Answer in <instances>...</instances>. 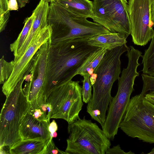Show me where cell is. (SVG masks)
I'll return each mask as SVG.
<instances>
[{
    "instance_id": "1",
    "label": "cell",
    "mask_w": 154,
    "mask_h": 154,
    "mask_svg": "<svg viewBox=\"0 0 154 154\" xmlns=\"http://www.w3.org/2000/svg\"><path fill=\"white\" fill-rule=\"evenodd\" d=\"M88 40L77 38L49 44L43 87L46 100L55 88L72 80L90 55L100 48L89 45Z\"/></svg>"
},
{
    "instance_id": "2",
    "label": "cell",
    "mask_w": 154,
    "mask_h": 154,
    "mask_svg": "<svg viewBox=\"0 0 154 154\" xmlns=\"http://www.w3.org/2000/svg\"><path fill=\"white\" fill-rule=\"evenodd\" d=\"M129 49L125 44L106 52L89 79L93 89L92 97L87 103V111L91 118L103 127L106 113L112 97L111 91L121 73L120 57Z\"/></svg>"
},
{
    "instance_id": "3",
    "label": "cell",
    "mask_w": 154,
    "mask_h": 154,
    "mask_svg": "<svg viewBox=\"0 0 154 154\" xmlns=\"http://www.w3.org/2000/svg\"><path fill=\"white\" fill-rule=\"evenodd\" d=\"M47 21L52 30L49 44L77 38L88 39L110 32L101 25L69 12L54 1L49 5Z\"/></svg>"
},
{
    "instance_id": "4",
    "label": "cell",
    "mask_w": 154,
    "mask_h": 154,
    "mask_svg": "<svg viewBox=\"0 0 154 154\" xmlns=\"http://www.w3.org/2000/svg\"><path fill=\"white\" fill-rule=\"evenodd\" d=\"M24 76L6 97L0 115V148H9L22 140L20 128L28 112L29 102L22 88Z\"/></svg>"
},
{
    "instance_id": "5",
    "label": "cell",
    "mask_w": 154,
    "mask_h": 154,
    "mask_svg": "<svg viewBox=\"0 0 154 154\" xmlns=\"http://www.w3.org/2000/svg\"><path fill=\"white\" fill-rule=\"evenodd\" d=\"M68 154H105L110 147V140L102 129L85 116L68 124Z\"/></svg>"
},
{
    "instance_id": "6",
    "label": "cell",
    "mask_w": 154,
    "mask_h": 154,
    "mask_svg": "<svg viewBox=\"0 0 154 154\" xmlns=\"http://www.w3.org/2000/svg\"><path fill=\"white\" fill-rule=\"evenodd\" d=\"M140 65L137 59H128L127 67L124 68L118 79V89L109 106L103 126L102 127L107 137L113 140L117 134L119 125L129 102L131 95L134 90L136 77L139 73L137 68Z\"/></svg>"
},
{
    "instance_id": "7",
    "label": "cell",
    "mask_w": 154,
    "mask_h": 154,
    "mask_svg": "<svg viewBox=\"0 0 154 154\" xmlns=\"http://www.w3.org/2000/svg\"><path fill=\"white\" fill-rule=\"evenodd\" d=\"M119 128L129 137L154 143V105L140 94L132 97Z\"/></svg>"
},
{
    "instance_id": "8",
    "label": "cell",
    "mask_w": 154,
    "mask_h": 154,
    "mask_svg": "<svg viewBox=\"0 0 154 154\" xmlns=\"http://www.w3.org/2000/svg\"><path fill=\"white\" fill-rule=\"evenodd\" d=\"M79 81L71 80L55 88L46 100L52 108L51 119H63L71 123L80 118L83 105Z\"/></svg>"
},
{
    "instance_id": "9",
    "label": "cell",
    "mask_w": 154,
    "mask_h": 154,
    "mask_svg": "<svg viewBox=\"0 0 154 154\" xmlns=\"http://www.w3.org/2000/svg\"><path fill=\"white\" fill-rule=\"evenodd\" d=\"M93 16L98 23L110 32L127 37L130 34V23L127 0H93Z\"/></svg>"
},
{
    "instance_id": "10",
    "label": "cell",
    "mask_w": 154,
    "mask_h": 154,
    "mask_svg": "<svg viewBox=\"0 0 154 154\" xmlns=\"http://www.w3.org/2000/svg\"><path fill=\"white\" fill-rule=\"evenodd\" d=\"M152 1V0H128L130 34L135 45L144 46L152 39L154 35L150 17Z\"/></svg>"
},
{
    "instance_id": "11",
    "label": "cell",
    "mask_w": 154,
    "mask_h": 154,
    "mask_svg": "<svg viewBox=\"0 0 154 154\" xmlns=\"http://www.w3.org/2000/svg\"><path fill=\"white\" fill-rule=\"evenodd\" d=\"M51 32V28L49 25L40 28L36 32L24 53L14 63L9 78L3 85L2 91L6 97L24 76L37 51L42 45L49 41Z\"/></svg>"
},
{
    "instance_id": "12",
    "label": "cell",
    "mask_w": 154,
    "mask_h": 154,
    "mask_svg": "<svg viewBox=\"0 0 154 154\" xmlns=\"http://www.w3.org/2000/svg\"><path fill=\"white\" fill-rule=\"evenodd\" d=\"M48 41L42 45L34 55L24 76L26 82L23 88L24 93L29 102L43 94L45 78Z\"/></svg>"
},
{
    "instance_id": "13",
    "label": "cell",
    "mask_w": 154,
    "mask_h": 154,
    "mask_svg": "<svg viewBox=\"0 0 154 154\" xmlns=\"http://www.w3.org/2000/svg\"><path fill=\"white\" fill-rule=\"evenodd\" d=\"M50 123V121L35 119L28 112L20 127L22 140L39 139L45 141L46 144L50 137L48 129Z\"/></svg>"
},
{
    "instance_id": "14",
    "label": "cell",
    "mask_w": 154,
    "mask_h": 154,
    "mask_svg": "<svg viewBox=\"0 0 154 154\" xmlns=\"http://www.w3.org/2000/svg\"><path fill=\"white\" fill-rule=\"evenodd\" d=\"M49 9L48 2L41 0L33 11L34 17L32 26L26 40L14 56L13 60L15 63L24 53L37 31L48 25L47 18Z\"/></svg>"
},
{
    "instance_id": "15",
    "label": "cell",
    "mask_w": 154,
    "mask_h": 154,
    "mask_svg": "<svg viewBox=\"0 0 154 154\" xmlns=\"http://www.w3.org/2000/svg\"><path fill=\"white\" fill-rule=\"evenodd\" d=\"M127 38L121 33L110 32L94 36L88 39V42L91 46L110 50L126 44Z\"/></svg>"
},
{
    "instance_id": "16",
    "label": "cell",
    "mask_w": 154,
    "mask_h": 154,
    "mask_svg": "<svg viewBox=\"0 0 154 154\" xmlns=\"http://www.w3.org/2000/svg\"><path fill=\"white\" fill-rule=\"evenodd\" d=\"M69 12L77 15L92 19L93 2L89 0H54Z\"/></svg>"
},
{
    "instance_id": "17",
    "label": "cell",
    "mask_w": 154,
    "mask_h": 154,
    "mask_svg": "<svg viewBox=\"0 0 154 154\" xmlns=\"http://www.w3.org/2000/svg\"><path fill=\"white\" fill-rule=\"evenodd\" d=\"M46 144L41 139L22 140L11 147L9 152L10 154H41Z\"/></svg>"
},
{
    "instance_id": "18",
    "label": "cell",
    "mask_w": 154,
    "mask_h": 154,
    "mask_svg": "<svg viewBox=\"0 0 154 154\" xmlns=\"http://www.w3.org/2000/svg\"><path fill=\"white\" fill-rule=\"evenodd\" d=\"M52 112V106L46 101L43 94L29 102L28 113L35 119L50 121Z\"/></svg>"
},
{
    "instance_id": "19",
    "label": "cell",
    "mask_w": 154,
    "mask_h": 154,
    "mask_svg": "<svg viewBox=\"0 0 154 154\" xmlns=\"http://www.w3.org/2000/svg\"><path fill=\"white\" fill-rule=\"evenodd\" d=\"M106 51V49L100 48L93 52L81 66L76 75H79L83 76L88 75L90 76L93 73Z\"/></svg>"
},
{
    "instance_id": "20",
    "label": "cell",
    "mask_w": 154,
    "mask_h": 154,
    "mask_svg": "<svg viewBox=\"0 0 154 154\" xmlns=\"http://www.w3.org/2000/svg\"><path fill=\"white\" fill-rule=\"evenodd\" d=\"M34 17V13L33 12L31 15L26 19L24 27L17 38L10 45V48L11 51L13 52L14 56L27 38L32 26Z\"/></svg>"
},
{
    "instance_id": "21",
    "label": "cell",
    "mask_w": 154,
    "mask_h": 154,
    "mask_svg": "<svg viewBox=\"0 0 154 154\" xmlns=\"http://www.w3.org/2000/svg\"><path fill=\"white\" fill-rule=\"evenodd\" d=\"M143 74L154 76V35L148 48L142 55Z\"/></svg>"
},
{
    "instance_id": "22",
    "label": "cell",
    "mask_w": 154,
    "mask_h": 154,
    "mask_svg": "<svg viewBox=\"0 0 154 154\" xmlns=\"http://www.w3.org/2000/svg\"><path fill=\"white\" fill-rule=\"evenodd\" d=\"M14 65V60L6 61L4 56L0 60V84H3L8 79L13 71Z\"/></svg>"
},
{
    "instance_id": "23",
    "label": "cell",
    "mask_w": 154,
    "mask_h": 154,
    "mask_svg": "<svg viewBox=\"0 0 154 154\" xmlns=\"http://www.w3.org/2000/svg\"><path fill=\"white\" fill-rule=\"evenodd\" d=\"M10 11L8 6V0H0V31L5 29L8 22Z\"/></svg>"
},
{
    "instance_id": "24",
    "label": "cell",
    "mask_w": 154,
    "mask_h": 154,
    "mask_svg": "<svg viewBox=\"0 0 154 154\" xmlns=\"http://www.w3.org/2000/svg\"><path fill=\"white\" fill-rule=\"evenodd\" d=\"M83 85L82 90V96L83 101L88 103L90 100L92 96V85L90 81V76L85 75L83 76Z\"/></svg>"
},
{
    "instance_id": "25",
    "label": "cell",
    "mask_w": 154,
    "mask_h": 154,
    "mask_svg": "<svg viewBox=\"0 0 154 154\" xmlns=\"http://www.w3.org/2000/svg\"><path fill=\"white\" fill-rule=\"evenodd\" d=\"M143 83L141 93L146 94L148 91L154 89V76L144 74L141 75Z\"/></svg>"
},
{
    "instance_id": "26",
    "label": "cell",
    "mask_w": 154,
    "mask_h": 154,
    "mask_svg": "<svg viewBox=\"0 0 154 154\" xmlns=\"http://www.w3.org/2000/svg\"><path fill=\"white\" fill-rule=\"evenodd\" d=\"M68 154L66 152L59 149L55 145L52 139H50L46 144L41 154Z\"/></svg>"
},
{
    "instance_id": "27",
    "label": "cell",
    "mask_w": 154,
    "mask_h": 154,
    "mask_svg": "<svg viewBox=\"0 0 154 154\" xmlns=\"http://www.w3.org/2000/svg\"><path fill=\"white\" fill-rule=\"evenodd\" d=\"M133 154L134 153L131 151L125 152L121 149L120 145L118 144L112 148L110 147L108 149L106 152V154Z\"/></svg>"
},
{
    "instance_id": "28",
    "label": "cell",
    "mask_w": 154,
    "mask_h": 154,
    "mask_svg": "<svg viewBox=\"0 0 154 154\" xmlns=\"http://www.w3.org/2000/svg\"><path fill=\"white\" fill-rule=\"evenodd\" d=\"M8 6L10 11L17 10L19 8L17 0H8Z\"/></svg>"
},
{
    "instance_id": "29",
    "label": "cell",
    "mask_w": 154,
    "mask_h": 154,
    "mask_svg": "<svg viewBox=\"0 0 154 154\" xmlns=\"http://www.w3.org/2000/svg\"><path fill=\"white\" fill-rule=\"evenodd\" d=\"M48 130L50 133V136L54 133L56 132L58 129V126L54 120H53L50 123L48 127Z\"/></svg>"
},
{
    "instance_id": "30",
    "label": "cell",
    "mask_w": 154,
    "mask_h": 154,
    "mask_svg": "<svg viewBox=\"0 0 154 154\" xmlns=\"http://www.w3.org/2000/svg\"><path fill=\"white\" fill-rule=\"evenodd\" d=\"M146 99L154 105V89L149 91L144 96Z\"/></svg>"
},
{
    "instance_id": "31",
    "label": "cell",
    "mask_w": 154,
    "mask_h": 154,
    "mask_svg": "<svg viewBox=\"0 0 154 154\" xmlns=\"http://www.w3.org/2000/svg\"><path fill=\"white\" fill-rule=\"evenodd\" d=\"M150 17L153 27H154V0H152V1L150 10Z\"/></svg>"
},
{
    "instance_id": "32",
    "label": "cell",
    "mask_w": 154,
    "mask_h": 154,
    "mask_svg": "<svg viewBox=\"0 0 154 154\" xmlns=\"http://www.w3.org/2000/svg\"><path fill=\"white\" fill-rule=\"evenodd\" d=\"M30 0H17L19 8H22L24 7L26 5L29 3Z\"/></svg>"
},
{
    "instance_id": "33",
    "label": "cell",
    "mask_w": 154,
    "mask_h": 154,
    "mask_svg": "<svg viewBox=\"0 0 154 154\" xmlns=\"http://www.w3.org/2000/svg\"><path fill=\"white\" fill-rule=\"evenodd\" d=\"M148 154H154V147L152 149L151 151L148 153Z\"/></svg>"
},
{
    "instance_id": "34",
    "label": "cell",
    "mask_w": 154,
    "mask_h": 154,
    "mask_svg": "<svg viewBox=\"0 0 154 154\" xmlns=\"http://www.w3.org/2000/svg\"><path fill=\"white\" fill-rule=\"evenodd\" d=\"M44 1H45L48 2H52L54 1V0H43Z\"/></svg>"
}]
</instances>
